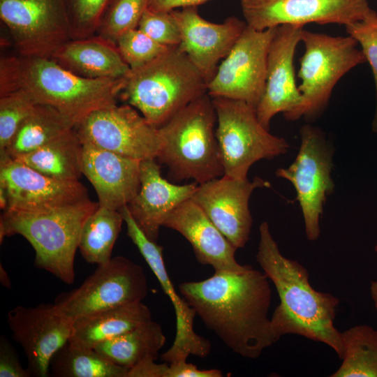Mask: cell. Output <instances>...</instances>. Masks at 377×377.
Here are the masks:
<instances>
[{"label":"cell","instance_id":"7","mask_svg":"<svg viewBox=\"0 0 377 377\" xmlns=\"http://www.w3.org/2000/svg\"><path fill=\"white\" fill-rule=\"evenodd\" d=\"M216 114V136L224 175L246 178L251 165L262 159L286 154L287 141L269 132L258 120L256 109L238 100L212 98Z\"/></svg>","mask_w":377,"mask_h":377},{"label":"cell","instance_id":"38","mask_svg":"<svg viewBox=\"0 0 377 377\" xmlns=\"http://www.w3.org/2000/svg\"><path fill=\"white\" fill-rule=\"evenodd\" d=\"M22 366L15 349L4 335L0 337V377H30Z\"/></svg>","mask_w":377,"mask_h":377},{"label":"cell","instance_id":"22","mask_svg":"<svg viewBox=\"0 0 377 377\" xmlns=\"http://www.w3.org/2000/svg\"><path fill=\"white\" fill-rule=\"evenodd\" d=\"M163 226L175 230L191 244L198 261L215 272L242 273L249 265L235 259L237 249L191 199L182 202L165 219Z\"/></svg>","mask_w":377,"mask_h":377},{"label":"cell","instance_id":"14","mask_svg":"<svg viewBox=\"0 0 377 377\" xmlns=\"http://www.w3.org/2000/svg\"><path fill=\"white\" fill-rule=\"evenodd\" d=\"M245 22L258 31L308 23L344 26L363 20L371 11L368 0H240Z\"/></svg>","mask_w":377,"mask_h":377},{"label":"cell","instance_id":"42","mask_svg":"<svg viewBox=\"0 0 377 377\" xmlns=\"http://www.w3.org/2000/svg\"><path fill=\"white\" fill-rule=\"evenodd\" d=\"M0 282L3 286L6 288H11V282L9 275L5 268L0 264Z\"/></svg>","mask_w":377,"mask_h":377},{"label":"cell","instance_id":"21","mask_svg":"<svg viewBox=\"0 0 377 377\" xmlns=\"http://www.w3.org/2000/svg\"><path fill=\"white\" fill-rule=\"evenodd\" d=\"M140 163L82 143V172L94 186L100 206L120 211L133 200L140 188Z\"/></svg>","mask_w":377,"mask_h":377},{"label":"cell","instance_id":"20","mask_svg":"<svg viewBox=\"0 0 377 377\" xmlns=\"http://www.w3.org/2000/svg\"><path fill=\"white\" fill-rule=\"evenodd\" d=\"M172 13L181 34L177 49L187 55L209 83L219 61L227 56L246 28V22L232 16L223 23H213L198 14L197 6Z\"/></svg>","mask_w":377,"mask_h":377},{"label":"cell","instance_id":"40","mask_svg":"<svg viewBox=\"0 0 377 377\" xmlns=\"http://www.w3.org/2000/svg\"><path fill=\"white\" fill-rule=\"evenodd\" d=\"M155 359L145 358L128 370L127 377H167L169 364H158Z\"/></svg>","mask_w":377,"mask_h":377},{"label":"cell","instance_id":"27","mask_svg":"<svg viewBox=\"0 0 377 377\" xmlns=\"http://www.w3.org/2000/svg\"><path fill=\"white\" fill-rule=\"evenodd\" d=\"M165 341L161 325L151 320L98 344L94 349L114 364L128 370L145 358L156 360Z\"/></svg>","mask_w":377,"mask_h":377},{"label":"cell","instance_id":"17","mask_svg":"<svg viewBox=\"0 0 377 377\" xmlns=\"http://www.w3.org/2000/svg\"><path fill=\"white\" fill-rule=\"evenodd\" d=\"M269 186L258 177L249 181L223 175L199 184L191 199L237 249L249 239L253 220L249 202L253 191Z\"/></svg>","mask_w":377,"mask_h":377},{"label":"cell","instance_id":"35","mask_svg":"<svg viewBox=\"0 0 377 377\" xmlns=\"http://www.w3.org/2000/svg\"><path fill=\"white\" fill-rule=\"evenodd\" d=\"M110 0H64L72 39L96 34Z\"/></svg>","mask_w":377,"mask_h":377},{"label":"cell","instance_id":"34","mask_svg":"<svg viewBox=\"0 0 377 377\" xmlns=\"http://www.w3.org/2000/svg\"><path fill=\"white\" fill-rule=\"evenodd\" d=\"M116 45L131 70L144 66L170 48L156 42L138 29L121 34Z\"/></svg>","mask_w":377,"mask_h":377},{"label":"cell","instance_id":"18","mask_svg":"<svg viewBox=\"0 0 377 377\" xmlns=\"http://www.w3.org/2000/svg\"><path fill=\"white\" fill-rule=\"evenodd\" d=\"M303 29L292 24L275 29L267 57L265 89L256 108L258 120L267 130L271 119L279 112L288 120H297L302 96L296 85L293 58Z\"/></svg>","mask_w":377,"mask_h":377},{"label":"cell","instance_id":"30","mask_svg":"<svg viewBox=\"0 0 377 377\" xmlns=\"http://www.w3.org/2000/svg\"><path fill=\"white\" fill-rule=\"evenodd\" d=\"M50 371L55 377H127L128 369L117 365L94 348L69 341L54 355Z\"/></svg>","mask_w":377,"mask_h":377},{"label":"cell","instance_id":"19","mask_svg":"<svg viewBox=\"0 0 377 377\" xmlns=\"http://www.w3.org/2000/svg\"><path fill=\"white\" fill-rule=\"evenodd\" d=\"M127 228V235L156 277L163 292L170 300L176 316V334L170 348L161 357L168 364L186 361L190 355L201 358L207 356L211 343L195 333L193 328L195 310L175 290L163 258V248L148 238L139 228L128 208L122 212Z\"/></svg>","mask_w":377,"mask_h":377},{"label":"cell","instance_id":"13","mask_svg":"<svg viewBox=\"0 0 377 377\" xmlns=\"http://www.w3.org/2000/svg\"><path fill=\"white\" fill-rule=\"evenodd\" d=\"M81 142L139 161L156 158L159 129L129 104L96 110L75 126Z\"/></svg>","mask_w":377,"mask_h":377},{"label":"cell","instance_id":"16","mask_svg":"<svg viewBox=\"0 0 377 377\" xmlns=\"http://www.w3.org/2000/svg\"><path fill=\"white\" fill-rule=\"evenodd\" d=\"M0 154V186L7 196L4 211L45 212L89 199L87 188L79 180L49 177L5 151Z\"/></svg>","mask_w":377,"mask_h":377},{"label":"cell","instance_id":"3","mask_svg":"<svg viewBox=\"0 0 377 377\" xmlns=\"http://www.w3.org/2000/svg\"><path fill=\"white\" fill-rule=\"evenodd\" d=\"M126 77H82L51 58L18 54L0 59V96L22 90L36 103L50 105L68 116L75 126L91 112L117 104Z\"/></svg>","mask_w":377,"mask_h":377},{"label":"cell","instance_id":"1","mask_svg":"<svg viewBox=\"0 0 377 377\" xmlns=\"http://www.w3.org/2000/svg\"><path fill=\"white\" fill-rule=\"evenodd\" d=\"M179 288L204 324L242 357L256 359L276 342L268 316L272 290L263 272L249 266L242 273L215 272Z\"/></svg>","mask_w":377,"mask_h":377},{"label":"cell","instance_id":"15","mask_svg":"<svg viewBox=\"0 0 377 377\" xmlns=\"http://www.w3.org/2000/svg\"><path fill=\"white\" fill-rule=\"evenodd\" d=\"M12 338L23 349L31 376L46 377L58 350L70 339L73 320L54 303L17 306L8 313Z\"/></svg>","mask_w":377,"mask_h":377},{"label":"cell","instance_id":"41","mask_svg":"<svg viewBox=\"0 0 377 377\" xmlns=\"http://www.w3.org/2000/svg\"><path fill=\"white\" fill-rule=\"evenodd\" d=\"M209 0H150L148 9L153 12H169L177 8L197 6Z\"/></svg>","mask_w":377,"mask_h":377},{"label":"cell","instance_id":"29","mask_svg":"<svg viewBox=\"0 0 377 377\" xmlns=\"http://www.w3.org/2000/svg\"><path fill=\"white\" fill-rule=\"evenodd\" d=\"M123 222L120 211L100 205L87 217L78 244L80 252L87 263L100 265L112 258V249Z\"/></svg>","mask_w":377,"mask_h":377},{"label":"cell","instance_id":"39","mask_svg":"<svg viewBox=\"0 0 377 377\" xmlns=\"http://www.w3.org/2000/svg\"><path fill=\"white\" fill-rule=\"evenodd\" d=\"M223 373L216 369L202 370L186 361L169 364L167 377H221Z\"/></svg>","mask_w":377,"mask_h":377},{"label":"cell","instance_id":"25","mask_svg":"<svg viewBox=\"0 0 377 377\" xmlns=\"http://www.w3.org/2000/svg\"><path fill=\"white\" fill-rule=\"evenodd\" d=\"M151 320V311L142 301L120 305L74 320L69 341L80 347L94 348Z\"/></svg>","mask_w":377,"mask_h":377},{"label":"cell","instance_id":"10","mask_svg":"<svg viewBox=\"0 0 377 377\" xmlns=\"http://www.w3.org/2000/svg\"><path fill=\"white\" fill-rule=\"evenodd\" d=\"M143 268L118 256L97 269L76 288L59 294L54 303L74 320L103 310L142 301L147 293Z\"/></svg>","mask_w":377,"mask_h":377},{"label":"cell","instance_id":"36","mask_svg":"<svg viewBox=\"0 0 377 377\" xmlns=\"http://www.w3.org/2000/svg\"><path fill=\"white\" fill-rule=\"evenodd\" d=\"M138 29L166 47H177L181 42L179 26L172 10L153 12L147 8L141 17Z\"/></svg>","mask_w":377,"mask_h":377},{"label":"cell","instance_id":"32","mask_svg":"<svg viewBox=\"0 0 377 377\" xmlns=\"http://www.w3.org/2000/svg\"><path fill=\"white\" fill-rule=\"evenodd\" d=\"M150 0H110L96 34L116 43L124 33L138 29Z\"/></svg>","mask_w":377,"mask_h":377},{"label":"cell","instance_id":"6","mask_svg":"<svg viewBox=\"0 0 377 377\" xmlns=\"http://www.w3.org/2000/svg\"><path fill=\"white\" fill-rule=\"evenodd\" d=\"M99 206L90 199L45 212L3 211L0 219V242L20 235L35 251V265L66 284L75 276V257L82 226Z\"/></svg>","mask_w":377,"mask_h":377},{"label":"cell","instance_id":"37","mask_svg":"<svg viewBox=\"0 0 377 377\" xmlns=\"http://www.w3.org/2000/svg\"><path fill=\"white\" fill-rule=\"evenodd\" d=\"M349 36L354 38L371 67L377 96V13L374 10L361 21L345 26Z\"/></svg>","mask_w":377,"mask_h":377},{"label":"cell","instance_id":"33","mask_svg":"<svg viewBox=\"0 0 377 377\" xmlns=\"http://www.w3.org/2000/svg\"><path fill=\"white\" fill-rule=\"evenodd\" d=\"M36 103L22 90L0 96V152L6 150L18 128Z\"/></svg>","mask_w":377,"mask_h":377},{"label":"cell","instance_id":"24","mask_svg":"<svg viewBox=\"0 0 377 377\" xmlns=\"http://www.w3.org/2000/svg\"><path fill=\"white\" fill-rule=\"evenodd\" d=\"M51 59L73 73L88 79L123 78L131 71L116 43L98 34L68 40Z\"/></svg>","mask_w":377,"mask_h":377},{"label":"cell","instance_id":"5","mask_svg":"<svg viewBox=\"0 0 377 377\" xmlns=\"http://www.w3.org/2000/svg\"><path fill=\"white\" fill-rule=\"evenodd\" d=\"M207 84L187 55L175 47L144 66L131 69L119 96L159 128L207 94Z\"/></svg>","mask_w":377,"mask_h":377},{"label":"cell","instance_id":"8","mask_svg":"<svg viewBox=\"0 0 377 377\" xmlns=\"http://www.w3.org/2000/svg\"><path fill=\"white\" fill-rule=\"evenodd\" d=\"M301 41L305 50L297 75L302 96L297 119H312L325 110L339 80L367 59L357 40L349 35L332 36L303 29Z\"/></svg>","mask_w":377,"mask_h":377},{"label":"cell","instance_id":"4","mask_svg":"<svg viewBox=\"0 0 377 377\" xmlns=\"http://www.w3.org/2000/svg\"><path fill=\"white\" fill-rule=\"evenodd\" d=\"M212 98L205 94L160 127L161 146L156 157L173 182L193 179L201 184L224 175Z\"/></svg>","mask_w":377,"mask_h":377},{"label":"cell","instance_id":"11","mask_svg":"<svg viewBox=\"0 0 377 377\" xmlns=\"http://www.w3.org/2000/svg\"><path fill=\"white\" fill-rule=\"evenodd\" d=\"M0 19L21 56L51 58L72 39L64 0H0Z\"/></svg>","mask_w":377,"mask_h":377},{"label":"cell","instance_id":"9","mask_svg":"<svg viewBox=\"0 0 377 377\" xmlns=\"http://www.w3.org/2000/svg\"><path fill=\"white\" fill-rule=\"evenodd\" d=\"M300 135V147L295 161L288 168L277 169L276 175L293 185L306 237L316 241L320 234V220L325 202L334 188L332 177L334 149L318 127L305 124Z\"/></svg>","mask_w":377,"mask_h":377},{"label":"cell","instance_id":"28","mask_svg":"<svg viewBox=\"0 0 377 377\" xmlns=\"http://www.w3.org/2000/svg\"><path fill=\"white\" fill-rule=\"evenodd\" d=\"M75 126L68 116L56 108L36 103L3 151L13 158H17L33 151Z\"/></svg>","mask_w":377,"mask_h":377},{"label":"cell","instance_id":"44","mask_svg":"<svg viewBox=\"0 0 377 377\" xmlns=\"http://www.w3.org/2000/svg\"><path fill=\"white\" fill-rule=\"evenodd\" d=\"M374 250H375V251L377 253V243H376V246H375V247H374Z\"/></svg>","mask_w":377,"mask_h":377},{"label":"cell","instance_id":"2","mask_svg":"<svg viewBox=\"0 0 377 377\" xmlns=\"http://www.w3.org/2000/svg\"><path fill=\"white\" fill-rule=\"evenodd\" d=\"M259 232L256 260L274 283L280 301L270 318L276 342L286 334L302 336L330 346L341 360L342 334L334 326L339 300L311 286L307 269L281 253L267 222L260 224Z\"/></svg>","mask_w":377,"mask_h":377},{"label":"cell","instance_id":"23","mask_svg":"<svg viewBox=\"0 0 377 377\" xmlns=\"http://www.w3.org/2000/svg\"><path fill=\"white\" fill-rule=\"evenodd\" d=\"M156 158L141 161L140 188L127 205L142 231L156 242L168 216L179 205L191 199L198 188L196 182L178 185L164 179Z\"/></svg>","mask_w":377,"mask_h":377},{"label":"cell","instance_id":"43","mask_svg":"<svg viewBox=\"0 0 377 377\" xmlns=\"http://www.w3.org/2000/svg\"><path fill=\"white\" fill-rule=\"evenodd\" d=\"M370 293L376 309L377 310V281H373L370 286Z\"/></svg>","mask_w":377,"mask_h":377},{"label":"cell","instance_id":"31","mask_svg":"<svg viewBox=\"0 0 377 377\" xmlns=\"http://www.w3.org/2000/svg\"><path fill=\"white\" fill-rule=\"evenodd\" d=\"M342 363L330 377H377V330L367 325L341 332Z\"/></svg>","mask_w":377,"mask_h":377},{"label":"cell","instance_id":"12","mask_svg":"<svg viewBox=\"0 0 377 377\" xmlns=\"http://www.w3.org/2000/svg\"><path fill=\"white\" fill-rule=\"evenodd\" d=\"M275 29L258 31L246 24L207 84L211 98L242 101L256 108L265 89L267 57Z\"/></svg>","mask_w":377,"mask_h":377},{"label":"cell","instance_id":"26","mask_svg":"<svg viewBox=\"0 0 377 377\" xmlns=\"http://www.w3.org/2000/svg\"><path fill=\"white\" fill-rule=\"evenodd\" d=\"M82 143L75 128L15 159L49 177L77 181L82 172Z\"/></svg>","mask_w":377,"mask_h":377}]
</instances>
